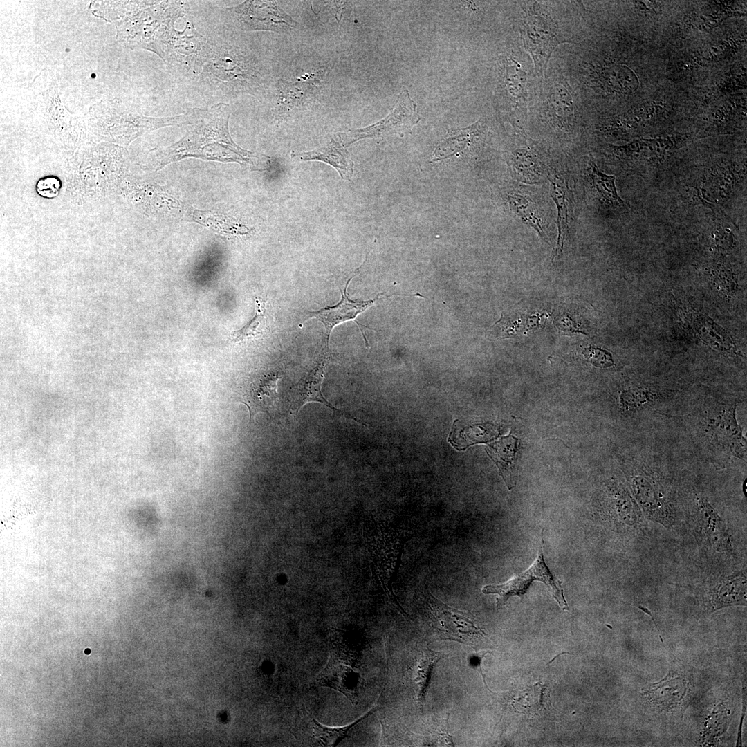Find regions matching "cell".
Wrapping results in <instances>:
<instances>
[{
    "mask_svg": "<svg viewBox=\"0 0 747 747\" xmlns=\"http://www.w3.org/2000/svg\"><path fill=\"white\" fill-rule=\"evenodd\" d=\"M229 117L230 108L226 104L197 109L192 127L184 137L154 152V166L160 169L169 163L190 156L259 166L266 156L243 149L234 142L228 131Z\"/></svg>",
    "mask_w": 747,
    "mask_h": 747,
    "instance_id": "1",
    "label": "cell"
},
{
    "mask_svg": "<svg viewBox=\"0 0 747 747\" xmlns=\"http://www.w3.org/2000/svg\"><path fill=\"white\" fill-rule=\"evenodd\" d=\"M127 167L124 147L107 142L80 146L67 163V190L78 202L101 200L120 190Z\"/></svg>",
    "mask_w": 747,
    "mask_h": 747,
    "instance_id": "2",
    "label": "cell"
},
{
    "mask_svg": "<svg viewBox=\"0 0 747 747\" xmlns=\"http://www.w3.org/2000/svg\"><path fill=\"white\" fill-rule=\"evenodd\" d=\"M196 109L171 117H149L127 111L118 102L102 100L90 107L83 116L89 143L107 142L122 147L157 129L190 124Z\"/></svg>",
    "mask_w": 747,
    "mask_h": 747,
    "instance_id": "3",
    "label": "cell"
},
{
    "mask_svg": "<svg viewBox=\"0 0 747 747\" xmlns=\"http://www.w3.org/2000/svg\"><path fill=\"white\" fill-rule=\"evenodd\" d=\"M178 1H159L115 22L116 38L130 48H142L160 56L176 19L184 12Z\"/></svg>",
    "mask_w": 747,
    "mask_h": 747,
    "instance_id": "4",
    "label": "cell"
},
{
    "mask_svg": "<svg viewBox=\"0 0 747 747\" xmlns=\"http://www.w3.org/2000/svg\"><path fill=\"white\" fill-rule=\"evenodd\" d=\"M30 91L33 107L57 140L74 149L89 144L83 116L77 117L65 108L53 71H42L31 84Z\"/></svg>",
    "mask_w": 747,
    "mask_h": 747,
    "instance_id": "5",
    "label": "cell"
},
{
    "mask_svg": "<svg viewBox=\"0 0 747 747\" xmlns=\"http://www.w3.org/2000/svg\"><path fill=\"white\" fill-rule=\"evenodd\" d=\"M205 63L202 78L221 89L253 94L260 85V73L254 59L236 48L211 47Z\"/></svg>",
    "mask_w": 747,
    "mask_h": 747,
    "instance_id": "6",
    "label": "cell"
},
{
    "mask_svg": "<svg viewBox=\"0 0 747 747\" xmlns=\"http://www.w3.org/2000/svg\"><path fill=\"white\" fill-rule=\"evenodd\" d=\"M632 496L649 519L666 528L675 523L673 494L659 474L649 465L638 462L627 476Z\"/></svg>",
    "mask_w": 747,
    "mask_h": 747,
    "instance_id": "7",
    "label": "cell"
},
{
    "mask_svg": "<svg viewBox=\"0 0 747 747\" xmlns=\"http://www.w3.org/2000/svg\"><path fill=\"white\" fill-rule=\"evenodd\" d=\"M525 10L521 35L525 50L531 56L536 74L543 77L556 47L566 42L550 14L537 3Z\"/></svg>",
    "mask_w": 747,
    "mask_h": 747,
    "instance_id": "8",
    "label": "cell"
},
{
    "mask_svg": "<svg viewBox=\"0 0 747 747\" xmlns=\"http://www.w3.org/2000/svg\"><path fill=\"white\" fill-rule=\"evenodd\" d=\"M417 598L425 609L428 625L442 639L472 645L476 639L483 637L485 633L470 614L445 605L428 591H421Z\"/></svg>",
    "mask_w": 747,
    "mask_h": 747,
    "instance_id": "9",
    "label": "cell"
},
{
    "mask_svg": "<svg viewBox=\"0 0 747 747\" xmlns=\"http://www.w3.org/2000/svg\"><path fill=\"white\" fill-rule=\"evenodd\" d=\"M416 103L411 98L407 90L402 91L390 113L380 121L368 127L338 133V140L344 146L366 138H384L409 133L420 121Z\"/></svg>",
    "mask_w": 747,
    "mask_h": 747,
    "instance_id": "10",
    "label": "cell"
},
{
    "mask_svg": "<svg viewBox=\"0 0 747 747\" xmlns=\"http://www.w3.org/2000/svg\"><path fill=\"white\" fill-rule=\"evenodd\" d=\"M535 580L543 582L562 609L569 610L561 584L545 563L542 546L533 563L524 572L515 575L504 584L486 585L481 591L484 594H497L498 596L496 598V607L499 609L511 596H517L522 598Z\"/></svg>",
    "mask_w": 747,
    "mask_h": 747,
    "instance_id": "11",
    "label": "cell"
},
{
    "mask_svg": "<svg viewBox=\"0 0 747 747\" xmlns=\"http://www.w3.org/2000/svg\"><path fill=\"white\" fill-rule=\"evenodd\" d=\"M226 12L241 29L286 33L297 23L273 1H246L228 8Z\"/></svg>",
    "mask_w": 747,
    "mask_h": 747,
    "instance_id": "12",
    "label": "cell"
},
{
    "mask_svg": "<svg viewBox=\"0 0 747 747\" xmlns=\"http://www.w3.org/2000/svg\"><path fill=\"white\" fill-rule=\"evenodd\" d=\"M737 405L730 403L719 407L711 416L704 419L703 429L712 448L746 461V440L737 421Z\"/></svg>",
    "mask_w": 747,
    "mask_h": 747,
    "instance_id": "13",
    "label": "cell"
},
{
    "mask_svg": "<svg viewBox=\"0 0 747 747\" xmlns=\"http://www.w3.org/2000/svg\"><path fill=\"white\" fill-rule=\"evenodd\" d=\"M511 172L519 181L538 184L546 179L549 160L537 142L524 136H517L507 154Z\"/></svg>",
    "mask_w": 747,
    "mask_h": 747,
    "instance_id": "14",
    "label": "cell"
},
{
    "mask_svg": "<svg viewBox=\"0 0 747 747\" xmlns=\"http://www.w3.org/2000/svg\"><path fill=\"white\" fill-rule=\"evenodd\" d=\"M357 661L349 650L335 647L331 650L329 660L317 679L318 685L338 690L357 703L359 673Z\"/></svg>",
    "mask_w": 747,
    "mask_h": 747,
    "instance_id": "15",
    "label": "cell"
},
{
    "mask_svg": "<svg viewBox=\"0 0 747 747\" xmlns=\"http://www.w3.org/2000/svg\"><path fill=\"white\" fill-rule=\"evenodd\" d=\"M695 521L694 534L702 546L718 553H728L732 551V542L725 523L703 497L697 502Z\"/></svg>",
    "mask_w": 747,
    "mask_h": 747,
    "instance_id": "16",
    "label": "cell"
},
{
    "mask_svg": "<svg viewBox=\"0 0 747 747\" xmlns=\"http://www.w3.org/2000/svg\"><path fill=\"white\" fill-rule=\"evenodd\" d=\"M546 179L550 183V194L557 208L558 236L553 258L562 252L573 221V196L568 174L563 169L550 164Z\"/></svg>",
    "mask_w": 747,
    "mask_h": 747,
    "instance_id": "17",
    "label": "cell"
},
{
    "mask_svg": "<svg viewBox=\"0 0 747 747\" xmlns=\"http://www.w3.org/2000/svg\"><path fill=\"white\" fill-rule=\"evenodd\" d=\"M353 277L354 275L347 280L343 293L341 291L342 297L338 304L333 306H326L319 311L309 313V319H317L324 324L327 332V344L329 343L330 333L336 325L346 321L353 320L355 321L359 326L364 338V340L366 344H368V342L362 329V327H368L360 325L355 320L358 315L374 305L376 299L368 301H355L351 299L347 293V287Z\"/></svg>",
    "mask_w": 747,
    "mask_h": 747,
    "instance_id": "18",
    "label": "cell"
},
{
    "mask_svg": "<svg viewBox=\"0 0 747 747\" xmlns=\"http://www.w3.org/2000/svg\"><path fill=\"white\" fill-rule=\"evenodd\" d=\"M506 200L511 211L524 223L533 228L546 242L551 241L548 221L531 192L521 187L512 188L507 193Z\"/></svg>",
    "mask_w": 747,
    "mask_h": 747,
    "instance_id": "19",
    "label": "cell"
},
{
    "mask_svg": "<svg viewBox=\"0 0 747 747\" xmlns=\"http://www.w3.org/2000/svg\"><path fill=\"white\" fill-rule=\"evenodd\" d=\"M327 360L328 356L326 352L315 367L295 387L290 407L291 414L296 415L299 409L308 403L317 402L324 404L335 412L347 415L333 407L322 395L321 388Z\"/></svg>",
    "mask_w": 747,
    "mask_h": 747,
    "instance_id": "20",
    "label": "cell"
},
{
    "mask_svg": "<svg viewBox=\"0 0 747 747\" xmlns=\"http://www.w3.org/2000/svg\"><path fill=\"white\" fill-rule=\"evenodd\" d=\"M298 160H318L331 165L344 180H350L353 173L354 163L346 147L338 140L332 138L325 145L308 151L292 154Z\"/></svg>",
    "mask_w": 747,
    "mask_h": 747,
    "instance_id": "21",
    "label": "cell"
},
{
    "mask_svg": "<svg viewBox=\"0 0 747 747\" xmlns=\"http://www.w3.org/2000/svg\"><path fill=\"white\" fill-rule=\"evenodd\" d=\"M710 610L726 606L745 605L746 601V575L740 571L722 577L708 593Z\"/></svg>",
    "mask_w": 747,
    "mask_h": 747,
    "instance_id": "22",
    "label": "cell"
},
{
    "mask_svg": "<svg viewBox=\"0 0 747 747\" xmlns=\"http://www.w3.org/2000/svg\"><path fill=\"white\" fill-rule=\"evenodd\" d=\"M483 131V124L479 120L468 127L452 131L438 144L434 151L433 160L445 159L470 147L480 140Z\"/></svg>",
    "mask_w": 747,
    "mask_h": 747,
    "instance_id": "23",
    "label": "cell"
},
{
    "mask_svg": "<svg viewBox=\"0 0 747 747\" xmlns=\"http://www.w3.org/2000/svg\"><path fill=\"white\" fill-rule=\"evenodd\" d=\"M279 378L277 374H270L264 376L252 386L250 398L244 403L249 409L250 416L260 411H275L278 401L277 388Z\"/></svg>",
    "mask_w": 747,
    "mask_h": 747,
    "instance_id": "24",
    "label": "cell"
},
{
    "mask_svg": "<svg viewBox=\"0 0 747 747\" xmlns=\"http://www.w3.org/2000/svg\"><path fill=\"white\" fill-rule=\"evenodd\" d=\"M552 122L562 129L571 128L574 117V104L567 88L562 83H554L548 95Z\"/></svg>",
    "mask_w": 747,
    "mask_h": 747,
    "instance_id": "25",
    "label": "cell"
},
{
    "mask_svg": "<svg viewBox=\"0 0 747 747\" xmlns=\"http://www.w3.org/2000/svg\"><path fill=\"white\" fill-rule=\"evenodd\" d=\"M447 656V654L426 647L421 651L416 658L414 667L413 681L416 684L417 702L422 710L433 670L440 660Z\"/></svg>",
    "mask_w": 747,
    "mask_h": 747,
    "instance_id": "26",
    "label": "cell"
},
{
    "mask_svg": "<svg viewBox=\"0 0 747 747\" xmlns=\"http://www.w3.org/2000/svg\"><path fill=\"white\" fill-rule=\"evenodd\" d=\"M159 1H97L90 4L93 14L106 21H116Z\"/></svg>",
    "mask_w": 747,
    "mask_h": 747,
    "instance_id": "27",
    "label": "cell"
},
{
    "mask_svg": "<svg viewBox=\"0 0 747 747\" xmlns=\"http://www.w3.org/2000/svg\"><path fill=\"white\" fill-rule=\"evenodd\" d=\"M588 164L589 178L601 199L613 207H621L624 201L617 193L615 176L601 172L593 161H589Z\"/></svg>",
    "mask_w": 747,
    "mask_h": 747,
    "instance_id": "28",
    "label": "cell"
},
{
    "mask_svg": "<svg viewBox=\"0 0 747 747\" xmlns=\"http://www.w3.org/2000/svg\"><path fill=\"white\" fill-rule=\"evenodd\" d=\"M255 315L243 328L234 331L231 334V340L234 342H245L259 339L266 333L268 324L266 302L259 297L255 299Z\"/></svg>",
    "mask_w": 747,
    "mask_h": 747,
    "instance_id": "29",
    "label": "cell"
},
{
    "mask_svg": "<svg viewBox=\"0 0 747 747\" xmlns=\"http://www.w3.org/2000/svg\"><path fill=\"white\" fill-rule=\"evenodd\" d=\"M380 708L378 705L360 717L352 723L340 727H329L321 724L313 719V735L322 746L333 747L338 745L348 734L349 731L362 720L367 718Z\"/></svg>",
    "mask_w": 747,
    "mask_h": 747,
    "instance_id": "30",
    "label": "cell"
},
{
    "mask_svg": "<svg viewBox=\"0 0 747 747\" xmlns=\"http://www.w3.org/2000/svg\"><path fill=\"white\" fill-rule=\"evenodd\" d=\"M660 396L644 387L632 388L622 391L620 396L621 408L627 414H634L656 404Z\"/></svg>",
    "mask_w": 747,
    "mask_h": 747,
    "instance_id": "31",
    "label": "cell"
},
{
    "mask_svg": "<svg viewBox=\"0 0 747 747\" xmlns=\"http://www.w3.org/2000/svg\"><path fill=\"white\" fill-rule=\"evenodd\" d=\"M506 67V84L514 98H522L525 90L527 75L522 65L512 60Z\"/></svg>",
    "mask_w": 747,
    "mask_h": 747,
    "instance_id": "32",
    "label": "cell"
},
{
    "mask_svg": "<svg viewBox=\"0 0 747 747\" xmlns=\"http://www.w3.org/2000/svg\"><path fill=\"white\" fill-rule=\"evenodd\" d=\"M585 358L593 365L606 368L614 365L611 355L603 350L594 347H589L583 351Z\"/></svg>",
    "mask_w": 747,
    "mask_h": 747,
    "instance_id": "33",
    "label": "cell"
},
{
    "mask_svg": "<svg viewBox=\"0 0 747 747\" xmlns=\"http://www.w3.org/2000/svg\"><path fill=\"white\" fill-rule=\"evenodd\" d=\"M85 653H86V654H89V653H90V650H89V649H87L86 650H85Z\"/></svg>",
    "mask_w": 747,
    "mask_h": 747,
    "instance_id": "34",
    "label": "cell"
}]
</instances>
